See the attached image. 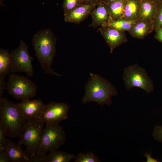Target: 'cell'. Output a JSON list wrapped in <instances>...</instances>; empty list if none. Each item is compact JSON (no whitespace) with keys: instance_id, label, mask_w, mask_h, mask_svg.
<instances>
[{"instance_id":"cell-1","label":"cell","mask_w":162,"mask_h":162,"mask_svg":"<svg viewBox=\"0 0 162 162\" xmlns=\"http://www.w3.org/2000/svg\"><path fill=\"white\" fill-rule=\"evenodd\" d=\"M56 38L50 29L41 30L33 37L32 45L37 58L42 70L46 74L61 76L52 68L53 58L56 52Z\"/></svg>"},{"instance_id":"cell-2","label":"cell","mask_w":162,"mask_h":162,"mask_svg":"<svg viewBox=\"0 0 162 162\" xmlns=\"http://www.w3.org/2000/svg\"><path fill=\"white\" fill-rule=\"evenodd\" d=\"M117 94L116 88L110 81L98 74L91 73L82 101L83 104L93 102L101 106H110L112 103V98Z\"/></svg>"},{"instance_id":"cell-3","label":"cell","mask_w":162,"mask_h":162,"mask_svg":"<svg viewBox=\"0 0 162 162\" xmlns=\"http://www.w3.org/2000/svg\"><path fill=\"white\" fill-rule=\"evenodd\" d=\"M16 104L8 99L0 98V125L9 138L20 137L27 123Z\"/></svg>"},{"instance_id":"cell-4","label":"cell","mask_w":162,"mask_h":162,"mask_svg":"<svg viewBox=\"0 0 162 162\" xmlns=\"http://www.w3.org/2000/svg\"><path fill=\"white\" fill-rule=\"evenodd\" d=\"M65 133L58 123L45 124L41 134L36 155L45 162L46 154L57 150L64 143Z\"/></svg>"},{"instance_id":"cell-5","label":"cell","mask_w":162,"mask_h":162,"mask_svg":"<svg viewBox=\"0 0 162 162\" xmlns=\"http://www.w3.org/2000/svg\"><path fill=\"white\" fill-rule=\"evenodd\" d=\"M45 124L40 119L27 120L18 142L26 147L25 151L29 159L36 154L42 131Z\"/></svg>"},{"instance_id":"cell-6","label":"cell","mask_w":162,"mask_h":162,"mask_svg":"<svg viewBox=\"0 0 162 162\" xmlns=\"http://www.w3.org/2000/svg\"><path fill=\"white\" fill-rule=\"evenodd\" d=\"M123 79L127 89L137 87L147 93L152 92L154 90L153 83L146 70L137 64L124 69Z\"/></svg>"},{"instance_id":"cell-7","label":"cell","mask_w":162,"mask_h":162,"mask_svg":"<svg viewBox=\"0 0 162 162\" xmlns=\"http://www.w3.org/2000/svg\"><path fill=\"white\" fill-rule=\"evenodd\" d=\"M6 89L15 99L22 100L34 97L37 88L34 82L25 76L12 74L8 77Z\"/></svg>"},{"instance_id":"cell-8","label":"cell","mask_w":162,"mask_h":162,"mask_svg":"<svg viewBox=\"0 0 162 162\" xmlns=\"http://www.w3.org/2000/svg\"><path fill=\"white\" fill-rule=\"evenodd\" d=\"M28 49V45L21 40L19 46L10 53L12 61L10 73L23 72L28 77L33 76L34 70L32 62L33 58L30 55Z\"/></svg>"},{"instance_id":"cell-9","label":"cell","mask_w":162,"mask_h":162,"mask_svg":"<svg viewBox=\"0 0 162 162\" xmlns=\"http://www.w3.org/2000/svg\"><path fill=\"white\" fill-rule=\"evenodd\" d=\"M69 110L65 103L51 102L45 105L40 119L45 124H59L68 118Z\"/></svg>"},{"instance_id":"cell-10","label":"cell","mask_w":162,"mask_h":162,"mask_svg":"<svg viewBox=\"0 0 162 162\" xmlns=\"http://www.w3.org/2000/svg\"><path fill=\"white\" fill-rule=\"evenodd\" d=\"M16 105L27 120L32 119H40L45 105L40 99L30 100L29 99L22 100Z\"/></svg>"},{"instance_id":"cell-11","label":"cell","mask_w":162,"mask_h":162,"mask_svg":"<svg viewBox=\"0 0 162 162\" xmlns=\"http://www.w3.org/2000/svg\"><path fill=\"white\" fill-rule=\"evenodd\" d=\"M98 30L109 47L110 53L115 48L127 41L123 31L108 26L101 27Z\"/></svg>"},{"instance_id":"cell-12","label":"cell","mask_w":162,"mask_h":162,"mask_svg":"<svg viewBox=\"0 0 162 162\" xmlns=\"http://www.w3.org/2000/svg\"><path fill=\"white\" fill-rule=\"evenodd\" d=\"M90 15L92 22L89 26L93 28L106 26L112 20L108 6L104 3H99Z\"/></svg>"},{"instance_id":"cell-13","label":"cell","mask_w":162,"mask_h":162,"mask_svg":"<svg viewBox=\"0 0 162 162\" xmlns=\"http://www.w3.org/2000/svg\"><path fill=\"white\" fill-rule=\"evenodd\" d=\"M96 5L93 4H82L68 14L64 15L65 22L78 24L90 14Z\"/></svg>"},{"instance_id":"cell-14","label":"cell","mask_w":162,"mask_h":162,"mask_svg":"<svg viewBox=\"0 0 162 162\" xmlns=\"http://www.w3.org/2000/svg\"><path fill=\"white\" fill-rule=\"evenodd\" d=\"M4 150L12 162H28L29 157L23 151L22 145L7 139Z\"/></svg>"},{"instance_id":"cell-15","label":"cell","mask_w":162,"mask_h":162,"mask_svg":"<svg viewBox=\"0 0 162 162\" xmlns=\"http://www.w3.org/2000/svg\"><path fill=\"white\" fill-rule=\"evenodd\" d=\"M154 23L152 20H139L133 24L130 32L134 37L142 38L151 31Z\"/></svg>"},{"instance_id":"cell-16","label":"cell","mask_w":162,"mask_h":162,"mask_svg":"<svg viewBox=\"0 0 162 162\" xmlns=\"http://www.w3.org/2000/svg\"><path fill=\"white\" fill-rule=\"evenodd\" d=\"M142 0H126L124 18L127 20L136 22L139 20Z\"/></svg>"},{"instance_id":"cell-17","label":"cell","mask_w":162,"mask_h":162,"mask_svg":"<svg viewBox=\"0 0 162 162\" xmlns=\"http://www.w3.org/2000/svg\"><path fill=\"white\" fill-rule=\"evenodd\" d=\"M158 5L151 0H142L139 20H152L157 13Z\"/></svg>"},{"instance_id":"cell-18","label":"cell","mask_w":162,"mask_h":162,"mask_svg":"<svg viewBox=\"0 0 162 162\" xmlns=\"http://www.w3.org/2000/svg\"><path fill=\"white\" fill-rule=\"evenodd\" d=\"M12 65L11 54L7 49H0V76L5 77L10 73Z\"/></svg>"},{"instance_id":"cell-19","label":"cell","mask_w":162,"mask_h":162,"mask_svg":"<svg viewBox=\"0 0 162 162\" xmlns=\"http://www.w3.org/2000/svg\"><path fill=\"white\" fill-rule=\"evenodd\" d=\"M75 158L73 154L56 150L46 155L45 162H69Z\"/></svg>"},{"instance_id":"cell-20","label":"cell","mask_w":162,"mask_h":162,"mask_svg":"<svg viewBox=\"0 0 162 162\" xmlns=\"http://www.w3.org/2000/svg\"><path fill=\"white\" fill-rule=\"evenodd\" d=\"M126 0H120L107 4L111 21L124 18V8Z\"/></svg>"},{"instance_id":"cell-21","label":"cell","mask_w":162,"mask_h":162,"mask_svg":"<svg viewBox=\"0 0 162 162\" xmlns=\"http://www.w3.org/2000/svg\"><path fill=\"white\" fill-rule=\"evenodd\" d=\"M135 22L127 20L125 18H122L116 20L111 21L106 26L112 27L120 31H129Z\"/></svg>"},{"instance_id":"cell-22","label":"cell","mask_w":162,"mask_h":162,"mask_svg":"<svg viewBox=\"0 0 162 162\" xmlns=\"http://www.w3.org/2000/svg\"><path fill=\"white\" fill-rule=\"evenodd\" d=\"M74 162H100L99 158L93 152L79 153Z\"/></svg>"},{"instance_id":"cell-23","label":"cell","mask_w":162,"mask_h":162,"mask_svg":"<svg viewBox=\"0 0 162 162\" xmlns=\"http://www.w3.org/2000/svg\"><path fill=\"white\" fill-rule=\"evenodd\" d=\"M82 4L81 0H64L62 4L64 15L69 13Z\"/></svg>"},{"instance_id":"cell-24","label":"cell","mask_w":162,"mask_h":162,"mask_svg":"<svg viewBox=\"0 0 162 162\" xmlns=\"http://www.w3.org/2000/svg\"><path fill=\"white\" fill-rule=\"evenodd\" d=\"M152 135L155 140L162 142V126H155L152 133Z\"/></svg>"},{"instance_id":"cell-25","label":"cell","mask_w":162,"mask_h":162,"mask_svg":"<svg viewBox=\"0 0 162 162\" xmlns=\"http://www.w3.org/2000/svg\"><path fill=\"white\" fill-rule=\"evenodd\" d=\"M154 26L156 28L162 27V4L158 5L157 13L154 19Z\"/></svg>"},{"instance_id":"cell-26","label":"cell","mask_w":162,"mask_h":162,"mask_svg":"<svg viewBox=\"0 0 162 162\" xmlns=\"http://www.w3.org/2000/svg\"><path fill=\"white\" fill-rule=\"evenodd\" d=\"M6 134L2 126L0 125V151L4 150L7 139Z\"/></svg>"},{"instance_id":"cell-27","label":"cell","mask_w":162,"mask_h":162,"mask_svg":"<svg viewBox=\"0 0 162 162\" xmlns=\"http://www.w3.org/2000/svg\"><path fill=\"white\" fill-rule=\"evenodd\" d=\"M4 77L0 76V98H2L5 90L6 89V83Z\"/></svg>"},{"instance_id":"cell-28","label":"cell","mask_w":162,"mask_h":162,"mask_svg":"<svg viewBox=\"0 0 162 162\" xmlns=\"http://www.w3.org/2000/svg\"><path fill=\"white\" fill-rule=\"evenodd\" d=\"M10 158L5 151H0V162H10Z\"/></svg>"},{"instance_id":"cell-29","label":"cell","mask_w":162,"mask_h":162,"mask_svg":"<svg viewBox=\"0 0 162 162\" xmlns=\"http://www.w3.org/2000/svg\"><path fill=\"white\" fill-rule=\"evenodd\" d=\"M155 38L159 41L162 43V27L156 28Z\"/></svg>"},{"instance_id":"cell-30","label":"cell","mask_w":162,"mask_h":162,"mask_svg":"<svg viewBox=\"0 0 162 162\" xmlns=\"http://www.w3.org/2000/svg\"><path fill=\"white\" fill-rule=\"evenodd\" d=\"M145 157L146 158L147 162H158V161L156 159L153 158L150 154H144Z\"/></svg>"},{"instance_id":"cell-31","label":"cell","mask_w":162,"mask_h":162,"mask_svg":"<svg viewBox=\"0 0 162 162\" xmlns=\"http://www.w3.org/2000/svg\"><path fill=\"white\" fill-rule=\"evenodd\" d=\"M82 4H93L97 5L98 3L97 0H81Z\"/></svg>"},{"instance_id":"cell-32","label":"cell","mask_w":162,"mask_h":162,"mask_svg":"<svg viewBox=\"0 0 162 162\" xmlns=\"http://www.w3.org/2000/svg\"><path fill=\"white\" fill-rule=\"evenodd\" d=\"M120 0H105L104 3L108 4L111 3L119 1Z\"/></svg>"},{"instance_id":"cell-33","label":"cell","mask_w":162,"mask_h":162,"mask_svg":"<svg viewBox=\"0 0 162 162\" xmlns=\"http://www.w3.org/2000/svg\"><path fill=\"white\" fill-rule=\"evenodd\" d=\"M157 5L162 4V0H151Z\"/></svg>"},{"instance_id":"cell-34","label":"cell","mask_w":162,"mask_h":162,"mask_svg":"<svg viewBox=\"0 0 162 162\" xmlns=\"http://www.w3.org/2000/svg\"><path fill=\"white\" fill-rule=\"evenodd\" d=\"M105 0H97L98 2L99 3H104Z\"/></svg>"},{"instance_id":"cell-35","label":"cell","mask_w":162,"mask_h":162,"mask_svg":"<svg viewBox=\"0 0 162 162\" xmlns=\"http://www.w3.org/2000/svg\"><path fill=\"white\" fill-rule=\"evenodd\" d=\"M4 0H0V3L1 5H4L3 2Z\"/></svg>"}]
</instances>
